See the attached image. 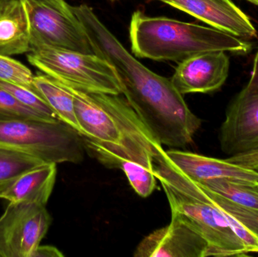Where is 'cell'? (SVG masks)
I'll return each instance as SVG.
<instances>
[{
    "label": "cell",
    "instance_id": "obj_1",
    "mask_svg": "<svg viewBox=\"0 0 258 257\" xmlns=\"http://www.w3.org/2000/svg\"><path fill=\"white\" fill-rule=\"evenodd\" d=\"M132 51L140 58L180 62L196 54L224 51L245 54L251 44L213 27L165 17H150L138 10L129 28Z\"/></svg>",
    "mask_w": 258,
    "mask_h": 257
},
{
    "label": "cell",
    "instance_id": "obj_2",
    "mask_svg": "<svg viewBox=\"0 0 258 257\" xmlns=\"http://www.w3.org/2000/svg\"><path fill=\"white\" fill-rule=\"evenodd\" d=\"M63 84L74 96L80 134L85 138L101 146L124 148L152 161L163 150L126 100Z\"/></svg>",
    "mask_w": 258,
    "mask_h": 257
},
{
    "label": "cell",
    "instance_id": "obj_3",
    "mask_svg": "<svg viewBox=\"0 0 258 257\" xmlns=\"http://www.w3.org/2000/svg\"><path fill=\"white\" fill-rule=\"evenodd\" d=\"M0 145L54 164H78L86 151L81 134L60 120L0 122Z\"/></svg>",
    "mask_w": 258,
    "mask_h": 257
},
{
    "label": "cell",
    "instance_id": "obj_4",
    "mask_svg": "<svg viewBox=\"0 0 258 257\" xmlns=\"http://www.w3.org/2000/svg\"><path fill=\"white\" fill-rule=\"evenodd\" d=\"M27 57L41 72L63 84L86 92L122 95L114 68L97 54L45 46L31 50Z\"/></svg>",
    "mask_w": 258,
    "mask_h": 257
},
{
    "label": "cell",
    "instance_id": "obj_5",
    "mask_svg": "<svg viewBox=\"0 0 258 257\" xmlns=\"http://www.w3.org/2000/svg\"><path fill=\"white\" fill-rule=\"evenodd\" d=\"M171 208V217L194 229L207 242V256H247L245 244L224 215L205 199L189 196L160 181Z\"/></svg>",
    "mask_w": 258,
    "mask_h": 257
},
{
    "label": "cell",
    "instance_id": "obj_6",
    "mask_svg": "<svg viewBox=\"0 0 258 257\" xmlns=\"http://www.w3.org/2000/svg\"><path fill=\"white\" fill-rule=\"evenodd\" d=\"M30 27L31 50L52 47L95 54L73 6L65 0H22Z\"/></svg>",
    "mask_w": 258,
    "mask_h": 257
},
{
    "label": "cell",
    "instance_id": "obj_7",
    "mask_svg": "<svg viewBox=\"0 0 258 257\" xmlns=\"http://www.w3.org/2000/svg\"><path fill=\"white\" fill-rule=\"evenodd\" d=\"M51 223L46 205L28 200L9 202L0 217V256L32 257Z\"/></svg>",
    "mask_w": 258,
    "mask_h": 257
},
{
    "label": "cell",
    "instance_id": "obj_8",
    "mask_svg": "<svg viewBox=\"0 0 258 257\" xmlns=\"http://www.w3.org/2000/svg\"><path fill=\"white\" fill-rule=\"evenodd\" d=\"M154 175L189 196L201 198L212 204L227 219L249 253H258V210L238 205L215 193L203 184L189 179L173 168L165 160L157 163Z\"/></svg>",
    "mask_w": 258,
    "mask_h": 257
},
{
    "label": "cell",
    "instance_id": "obj_9",
    "mask_svg": "<svg viewBox=\"0 0 258 257\" xmlns=\"http://www.w3.org/2000/svg\"><path fill=\"white\" fill-rule=\"evenodd\" d=\"M221 150L229 157L258 150V91L244 88L232 101L220 129Z\"/></svg>",
    "mask_w": 258,
    "mask_h": 257
},
{
    "label": "cell",
    "instance_id": "obj_10",
    "mask_svg": "<svg viewBox=\"0 0 258 257\" xmlns=\"http://www.w3.org/2000/svg\"><path fill=\"white\" fill-rule=\"evenodd\" d=\"M229 70L230 58L226 51H209L179 62L171 81L182 95L212 93L222 87Z\"/></svg>",
    "mask_w": 258,
    "mask_h": 257
},
{
    "label": "cell",
    "instance_id": "obj_11",
    "mask_svg": "<svg viewBox=\"0 0 258 257\" xmlns=\"http://www.w3.org/2000/svg\"><path fill=\"white\" fill-rule=\"evenodd\" d=\"M239 39L257 38L249 17L232 0H159Z\"/></svg>",
    "mask_w": 258,
    "mask_h": 257
},
{
    "label": "cell",
    "instance_id": "obj_12",
    "mask_svg": "<svg viewBox=\"0 0 258 257\" xmlns=\"http://www.w3.org/2000/svg\"><path fill=\"white\" fill-rule=\"evenodd\" d=\"M207 242L197 232L171 217L166 226L146 236L135 249V257H206Z\"/></svg>",
    "mask_w": 258,
    "mask_h": 257
},
{
    "label": "cell",
    "instance_id": "obj_13",
    "mask_svg": "<svg viewBox=\"0 0 258 257\" xmlns=\"http://www.w3.org/2000/svg\"><path fill=\"white\" fill-rule=\"evenodd\" d=\"M164 159L177 172L197 182L227 179L258 187V172L231 162L177 149L164 150Z\"/></svg>",
    "mask_w": 258,
    "mask_h": 257
},
{
    "label": "cell",
    "instance_id": "obj_14",
    "mask_svg": "<svg viewBox=\"0 0 258 257\" xmlns=\"http://www.w3.org/2000/svg\"><path fill=\"white\" fill-rule=\"evenodd\" d=\"M31 51L30 27L22 0H0V54L12 56Z\"/></svg>",
    "mask_w": 258,
    "mask_h": 257
},
{
    "label": "cell",
    "instance_id": "obj_15",
    "mask_svg": "<svg viewBox=\"0 0 258 257\" xmlns=\"http://www.w3.org/2000/svg\"><path fill=\"white\" fill-rule=\"evenodd\" d=\"M57 177V164L45 163L21 175L2 199L9 202L28 200L47 205Z\"/></svg>",
    "mask_w": 258,
    "mask_h": 257
},
{
    "label": "cell",
    "instance_id": "obj_16",
    "mask_svg": "<svg viewBox=\"0 0 258 257\" xmlns=\"http://www.w3.org/2000/svg\"><path fill=\"white\" fill-rule=\"evenodd\" d=\"M33 83L39 95L46 101L59 120L68 124L80 134L74 96L71 91L64 84L45 73L34 75Z\"/></svg>",
    "mask_w": 258,
    "mask_h": 257
},
{
    "label": "cell",
    "instance_id": "obj_17",
    "mask_svg": "<svg viewBox=\"0 0 258 257\" xmlns=\"http://www.w3.org/2000/svg\"><path fill=\"white\" fill-rule=\"evenodd\" d=\"M43 164L25 152L0 145V199L21 175Z\"/></svg>",
    "mask_w": 258,
    "mask_h": 257
},
{
    "label": "cell",
    "instance_id": "obj_18",
    "mask_svg": "<svg viewBox=\"0 0 258 257\" xmlns=\"http://www.w3.org/2000/svg\"><path fill=\"white\" fill-rule=\"evenodd\" d=\"M199 183L238 205L258 210V187L227 179Z\"/></svg>",
    "mask_w": 258,
    "mask_h": 257
},
{
    "label": "cell",
    "instance_id": "obj_19",
    "mask_svg": "<svg viewBox=\"0 0 258 257\" xmlns=\"http://www.w3.org/2000/svg\"><path fill=\"white\" fill-rule=\"evenodd\" d=\"M33 79L34 75L29 68L9 56L0 54V81L25 88L39 95Z\"/></svg>",
    "mask_w": 258,
    "mask_h": 257
},
{
    "label": "cell",
    "instance_id": "obj_20",
    "mask_svg": "<svg viewBox=\"0 0 258 257\" xmlns=\"http://www.w3.org/2000/svg\"><path fill=\"white\" fill-rule=\"evenodd\" d=\"M27 119L51 122L45 116L21 104L12 94L0 88V122Z\"/></svg>",
    "mask_w": 258,
    "mask_h": 257
},
{
    "label": "cell",
    "instance_id": "obj_21",
    "mask_svg": "<svg viewBox=\"0 0 258 257\" xmlns=\"http://www.w3.org/2000/svg\"><path fill=\"white\" fill-rule=\"evenodd\" d=\"M0 88L12 94L21 104L45 116L51 122L59 120L46 101L36 92L16 84L2 81H0Z\"/></svg>",
    "mask_w": 258,
    "mask_h": 257
},
{
    "label": "cell",
    "instance_id": "obj_22",
    "mask_svg": "<svg viewBox=\"0 0 258 257\" xmlns=\"http://www.w3.org/2000/svg\"><path fill=\"white\" fill-rule=\"evenodd\" d=\"M227 159L235 164L248 167L258 172V150L241 154L236 156L229 157Z\"/></svg>",
    "mask_w": 258,
    "mask_h": 257
},
{
    "label": "cell",
    "instance_id": "obj_23",
    "mask_svg": "<svg viewBox=\"0 0 258 257\" xmlns=\"http://www.w3.org/2000/svg\"><path fill=\"white\" fill-rule=\"evenodd\" d=\"M64 255L54 246H38L32 257H63Z\"/></svg>",
    "mask_w": 258,
    "mask_h": 257
},
{
    "label": "cell",
    "instance_id": "obj_24",
    "mask_svg": "<svg viewBox=\"0 0 258 257\" xmlns=\"http://www.w3.org/2000/svg\"><path fill=\"white\" fill-rule=\"evenodd\" d=\"M245 88L250 89V90L258 91V51L256 53L255 57H254L251 78H250L249 81H248Z\"/></svg>",
    "mask_w": 258,
    "mask_h": 257
},
{
    "label": "cell",
    "instance_id": "obj_25",
    "mask_svg": "<svg viewBox=\"0 0 258 257\" xmlns=\"http://www.w3.org/2000/svg\"><path fill=\"white\" fill-rule=\"evenodd\" d=\"M247 1H248L249 3H253V4L257 5V6H258V0H247Z\"/></svg>",
    "mask_w": 258,
    "mask_h": 257
},
{
    "label": "cell",
    "instance_id": "obj_26",
    "mask_svg": "<svg viewBox=\"0 0 258 257\" xmlns=\"http://www.w3.org/2000/svg\"><path fill=\"white\" fill-rule=\"evenodd\" d=\"M111 1H116V0H111Z\"/></svg>",
    "mask_w": 258,
    "mask_h": 257
},
{
    "label": "cell",
    "instance_id": "obj_27",
    "mask_svg": "<svg viewBox=\"0 0 258 257\" xmlns=\"http://www.w3.org/2000/svg\"><path fill=\"white\" fill-rule=\"evenodd\" d=\"M0 257H1V256H0Z\"/></svg>",
    "mask_w": 258,
    "mask_h": 257
}]
</instances>
